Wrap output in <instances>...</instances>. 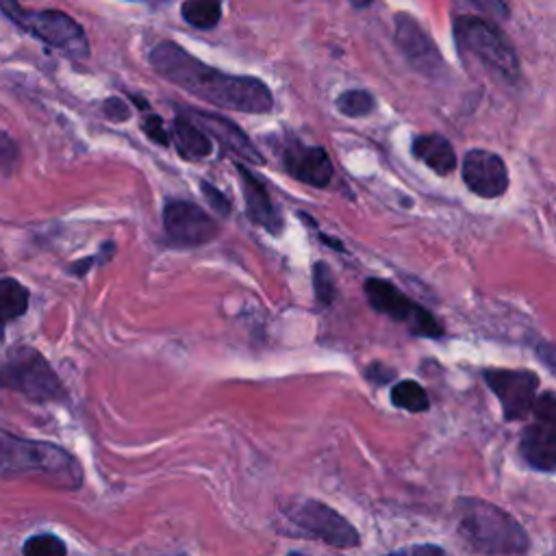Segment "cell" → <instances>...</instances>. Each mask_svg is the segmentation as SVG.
Wrapping results in <instances>:
<instances>
[{"instance_id":"cell-1","label":"cell","mask_w":556,"mask_h":556,"mask_svg":"<svg viewBox=\"0 0 556 556\" xmlns=\"http://www.w3.org/2000/svg\"><path fill=\"white\" fill-rule=\"evenodd\" d=\"M148 61L159 76L219 109L252 115L269 113L274 109V93L263 80L219 72L189 54L176 41H159L150 50Z\"/></svg>"},{"instance_id":"cell-2","label":"cell","mask_w":556,"mask_h":556,"mask_svg":"<svg viewBox=\"0 0 556 556\" xmlns=\"http://www.w3.org/2000/svg\"><path fill=\"white\" fill-rule=\"evenodd\" d=\"M460 539L478 554L519 556L530 547L523 526L504 508L480 497H463L456 504Z\"/></svg>"},{"instance_id":"cell-3","label":"cell","mask_w":556,"mask_h":556,"mask_svg":"<svg viewBox=\"0 0 556 556\" xmlns=\"http://www.w3.org/2000/svg\"><path fill=\"white\" fill-rule=\"evenodd\" d=\"M0 476H37L46 484L67 491L83 484V469L67 450L7 432H0Z\"/></svg>"},{"instance_id":"cell-4","label":"cell","mask_w":556,"mask_h":556,"mask_svg":"<svg viewBox=\"0 0 556 556\" xmlns=\"http://www.w3.org/2000/svg\"><path fill=\"white\" fill-rule=\"evenodd\" d=\"M458 50L469 52L493 76L506 83L519 78V59L504 30L484 15H456L452 22Z\"/></svg>"},{"instance_id":"cell-5","label":"cell","mask_w":556,"mask_h":556,"mask_svg":"<svg viewBox=\"0 0 556 556\" xmlns=\"http://www.w3.org/2000/svg\"><path fill=\"white\" fill-rule=\"evenodd\" d=\"M0 9L7 17L17 24L22 30L30 33L46 46L63 52L70 59H87L89 41L83 26L67 13L56 9L33 11L24 9L17 2H0Z\"/></svg>"},{"instance_id":"cell-6","label":"cell","mask_w":556,"mask_h":556,"mask_svg":"<svg viewBox=\"0 0 556 556\" xmlns=\"http://www.w3.org/2000/svg\"><path fill=\"white\" fill-rule=\"evenodd\" d=\"M0 389H11L30 402L65 397L63 384L50 363L30 345H17L0 363Z\"/></svg>"},{"instance_id":"cell-7","label":"cell","mask_w":556,"mask_h":556,"mask_svg":"<svg viewBox=\"0 0 556 556\" xmlns=\"http://www.w3.org/2000/svg\"><path fill=\"white\" fill-rule=\"evenodd\" d=\"M367 302L380 315L406 326L417 337H443V326L421 304L402 293L393 282L382 278H367L363 285Z\"/></svg>"},{"instance_id":"cell-8","label":"cell","mask_w":556,"mask_h":556,"mask_svg":"<svg viewBox=\"0 0 556 556\" xmlns=\"http://www.w3.org/2000/svg\"><path fill=\"white\" fill-rule=\"evenodd\" d=\"M289 521L298 528L300 534L324 541L326 545L350 549L361 543L358 530L332 506L319 500H302L289 513Z\"/></svg>"},{"instance_id":"cell-9","label":"cell","mask_w":556,"mask_h":556,"mask_svg":"<svg viewBox=\"0 0 556 556\" xmlns=\"http://www.w3.org/2000/svg\"><path fill=\"white\" fill-rule=\"evenodd\" d=\"M534 421L523 430L519 452L526 465L536 471L552 473L556 469V400L552 391H543L532 406Z\"/></svg>"},{"instance_id":"cell-10","label":"cell","mask_w":556,"mask_h":556,"mask_svg":"<svg viewBox=\"0 0 556 556\" xmlns=\"http://www.w3.org/2000/svg\"><path fill=\"white\" fill-rule=\"evenodd\" d=\"M163 230L172 245L200 248L219 235L217 222L189 200H169L163 208Z\"/></svg>"},{"instance_id":"cell-11","label":"cell","mask_w":556,"mask_h":556,"mask_svg":"<svg viewBox=\"0 0 556 556\" xmlns=\"http://www.w3.org/2000/svg\"><path fill=\"white\" fill-rule=\"evenodd\" d=\"M486 387L500 400L506 421L526 419L532 413L539 376L530 369H486L482 374Z\"/></svg>"},{"instance_id":"cell-12","label":"cell","mask_w":556,"mask_h":556,"mask_svg":"<svg viewBox=\"0 0 556 556\" xmlns=\"http://www.w3.org/2000/svg\"><path fill=\"white\" fill-rule=\"evenodd\" d=\"M395 43L402 50L404 59L419 74H424L428 78H437L443 72L445 63H443L439 48L408 13L395 15Z\"/></svg>"},{"instance_id":"cell-13","label":"cell","mask_w":556,"mask_h":556,"mask_svg":"<svg viewBox=\"0 0 556 556\" xmlns=\"http://www.w3.org/2000/svg\"><path fill=\"white\" fill-rule=\"evenodd\" d=\"M182 115L187 119H191L208 139H215L226 152L254 163V165H263L265 156L258 152V148L252 143V139L228 117L217 115V113H208L202 109H185Z\"/></svg>"},{"instance_id":"cell-14","label":"cell","mask_w":556,"mask_h":556,"mask_svg":"<svg viewBox=\"0 0 556 556\" xmlns=\"http://www.w3.org/2000/svg\"><path fill=\"white\" fill-rule=\"evenodd\" d=\"M463 182L480 198H500L508 189L506 163L491 150H469L463 159Z\"/></svg>"},{"instance_id":"cell-15","label":"cell","mask_w":556,"mask_h":556,"mask_svg":"<svg viewBox=\"0 0 556 556\" xmlns=\"http://www.w3.org/2000/svg\"><path fill=\"white\" fill-rule=\"evenodd\" d=\"M282 167L291 178L317 189L328 187L334 174L332 161L321 146H306L298 139L282 150Z\"/></svg>"},{"instance_id":"cell-16","label":"cell","mask_w":556,"mask_h":556,"mask_svg":"<svg viewBox=\"0 0 556 556\" xmlns=\"http://www.w3.org/2000/svg\"><path fill=\"white\" fill-rule=\"evenodd\" d=\"M235 169H237V176L241 182L248 219L252 224H256L258 228L267 230L269 235H278L282 230V219H280L265 185L243 163H235Z\"/></svg>"},{"instance_id":"cell-17","label":"cell","mask_w":556,"mask_h":556,"mask_svg":"<svg viewBox=\"0 0 556 556\" xmlns=\"http://www.w3.org/2000/svg\"><path fill=\"white\" fill-rule=\"evenodd\" d=\"M410 152L415 159L426 163L439 176H447L456 167L454 146L439 132L417 135L410 143Z\"/></svg>"},{"instance_id":"cell-18","label":"cell","mask_w":556,"mask_h":556,"mask_svg":"<svg viewBox=\"0 0 556 556\" xmlns=\"http://www.w3.org/2000/svg\"><path fill=\"white\" fill-rule=\"evenodd\" d=\"M169 143H174L176 152L185 161H202L204 156L211 154V139L185 115L174 117L169 124Z\"/></svg>"},{"instance_id":"cell-19","label":"cell","mask_w":556,"mask_h":556,"mask_svg":"<svg viewBox=\"0 0 556 556\" xmlns=\"http://www.w3.org/2000/svg\"><path fill=\"white\" fill-rule=\"evenodd\" d=\"M28 308V289L15 278L0 280V341L4 339V326L22 317Z\"/></svg>"},{"instance_id":"cell-20","label":"cell","mask_w":556,"mask_h":556,"mask_svg":"<svg viewBox=\"0 0 556 556\" xmlns=\"http://www.w3.org/2000/svg\"><path fill=\"white\" fill-rule=\"evenodd\" d=\"M391 404L408 413H426L430 408V397L417 380L404 378L391 387Z\"/></svg>"},{"instance_id":"cell-21","label":"cell","mask_w":556,"mask_h":556,"mask_svg":"<svg viewBox=\"0 0 556 556\" xmlns=\"http://www.w3.org/2000/svg\"><path fill=\"white\" fill-rule=\"evenodd\" d=\"M182 20L200 30H211L222 20V2L215 0H187L180 7Z\"/></svg>"},{"instance_id":"cell-22","label":"cell","mask_w":556,"mask_h":556,"mask_svg":"<svg viewBox=\"0 0 556 556\" xmlns=\"http://www.w3.org/2000/svg\"><path fill=\"white\" fill-rule=\"evenodd\" d=\"M337 111L345 117H365L376 109V100L367 89H348L334 100Z\"/></svg>"},{"instance_id":"cell-23","label":"cell","mask_w":556,"mask_h":556,"mask_svg":"<svg viewBox=\"0 0 556 556\" xmlns=\"http://www.w3.org/2000/svg\"><path fill=\"white\" fill-rule=\"evenodd\" d=\"M24 556H67V545L52 532H39L24 541Z\"/></svg>"},{"instance_id":"cell-24","label":"cell","mask_w":556,"mask_h":556,"mask_svg":"<svg viewBox=\"0 0 556 556\" xmlns=\"http://www.w3.org/2000/svg\"><path fill=\"white\" fill-rule=\"evenodd\" d=\"M313 291L315 298L321 306L332 304L334 300V280H332V271L324 261H317L313 265Z\"/></svg>"},{"instance_id":"cell-25","label":"cell","mask_w":556,"mask_h":556,"mask_svg":"<svg viewBox=\"0 0 556 556\" xmlns=\"http://www.w3.org/2000/svg\"><path fill=\"white\" fill-rule=\"evenodd\" d=\"M141 130L143 135L152 141V143H159V146H169V135H167V128H165V122L150 113V115H143L141 117Z\"/></svg>"},{"instance_id":"cell-26","label":"cell","mask_w":556,"mask_h":556,"mask_svg":"<svg viewBox=\"0 0 556 556\" xmlns=\"http://www.w3.org/2000/svg\"><path fill=\"white\" fill-rule=\"evenodd\" d=\"M113 252H115V245H113L111 241H106V243L100 248V252H98V254L87 256V258H80V261L72 263L67 269H70L72 274H76V276H85L93 265H98V263H106V258H109Z\"/></svg>"},{"instance_id":"cell-27","label":"cell","mask_w":556,"mask_h":556,"mask_svg":"<svg viewBox=\"0 0 556 556\" xmlns=\"http://www.w3.org/2000/svg\"><path fill=\"white\" fill-rule=\"evenodd\" d=\"M200 189H202V195L206 198V202H208L211 208H215V211L222 213V215H228V213H230V202H228V198H226L215 185L202 180V182H200Z\"/></svg>"},{"instance_id":"cell-28","label":"cell","mask_w":556,"mask_h":556,"mask_svg":"<svg viewBox=\"0 0 556 556\" xmlns=\"http://www.w3.org/2000/svg\"><path fill=\"white\" fill-rule=\"evenodd\" d=\"M102 113L111 119V122H126V119H130V106H128V102L126 100H122V98H106L104 102H102Z\"/></svg>"},{"instance_id":"cell-29","label":"cell","mask_w":556,"mask_h":556,"mask_svg":"<svg viewBox=\"0 0 556 556\" xmlns=\"http://www.w3.org/2000/svg\"><path fill=\"white\" fill-rule=\"evenodd\" d=\"M365 376H367L374 384H387L389 380H393L395 371L389 369V367H384V365H380V363H374V365H369V367L365 369Z\"/></svg>"},{"instance_id":"cell-30","label":"cell","mask_w":556,"mask_h":556,"mask_svg":"<svg viewBox=\"0 0 556 556\" xmlns=\"http://www.w3.org/2000/svg\"><path fill=\"white\" fill-rule=\"evenodd\" d=\"M471 7L480 9V11H486L489 20L491 17H495V20H506L508 17V7L500 4V2H478V0H473Z\"/></svg>"},{"instance_id":"cell-31","label":"cell","mask_w":556,"mask_h":556,"mask_svg":"<svg viewBox=\"0 0 556 556\" xmlns=\"http://www.w3.org/2000/svg\"><path fill=\"white\" fill-rule=\"evenodd\" d=\"M413 556H450L441 545L434 543H421L413 547Z\"/></svg>"},{"instance_id":"cell-32","label":"cell","mask_w":556,"mask_h":556,"mask_svg":"<svg viewBox=\"0 0 556 556\" xmlns=\"http://www.w3.org/2000/svg\"><path fill=\"white\" fill-rule=\"evenodd\" d=\"M319 239L326 241V245H330V248H334V250H343V245H341L339 239H332V237H326V235H319Z\"/></svg>"},{"instance_id":"cell-33","label":"cell","mask_w":556,"mask_h":556,"mask_svg":"<svg viewBox=\"0 0 556 556\" xmlns=\"http://www.w3.org/2000/svg\"><path fill=\"white\" fill-rule=\"evenodd\" d=\"M287 556H306V554H302V552H291V554H287Z\"/></svg>"},{"instance_id":"cell-34","label":"cell","mask_w":556,"mask_h":556,"mask_svg":"<svg viewBox=\"0 0 556 556\" xmlns=\"http://www.w3.org/2000/svg\"><path fill=\"white\" fill-rule=\"evenodd\" d=\"M387 556H404L402 552H391V554H387Z\"/></svg>"}]
</instances>
